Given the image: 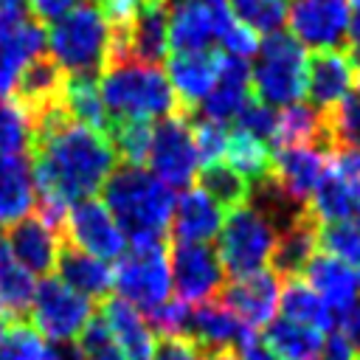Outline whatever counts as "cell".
Masks as SVG:
<instances>
[{
	"mask_svg": "<svg viewBox=\"0 0 360 360\" xmlns=\"http://www.w3.org/2000/svg\"><path fill=\"white\" fill-rule=\"evenodd\" d=\"M233 17L239 22H245L248 28H253L256 34H273L281 31V25L287 22V8L290 0H228Z\"/></svg>",
	"mask_w": 360,
	"mask_h": 360,
	"instance_id": "39",
	"label": "cell"
},
{
	"mask_svg": "<svg viewBox=\"0 0 360 360\" xmlns=\"http://www.w3.org/2000/svg\"><path fill=\"white\" fill-rule=\"evenodd\" d=\"M318 245L323 248V253L340 259L343 264H349L352 270L360 273V228H357L354 219L321 225V231H318Z\"/></svg>",
	"mask_w": 360,
	"mask_h": 360,
	"instance_id": "40",
	"label": "cell"
},
{
	"mask_svg": "<svg viewBox=\"0 0 360 360\" xmlns=\"http://www.w3.org/2000/svg\"><path fill=\"white\" fill-rule=\"evenodd\" d=\"M98 318L107 323L110 335L115 338V343L121 346L127 360H152L155 357V349H158L155 329L146 323L143 312L135 309L129 301H124L121 295L104 298L98 307Z\"/></svg>",
	"mask_w": 360,
	"mask_h": 360,
	"instance_id": "19",
	"label": "cell"
},
{
	"mask_svg": "<svg viewBox=\"0 0 360 360\" xmlns=\"http://www.w3.org/2000/svg\"><path fill=\"white\" fill-rule=\"evenodd\" d=\"M188 315H191V307L180 298H169L163 301L160 307H155L152 312H146V323L160 332V335H186V326H188Z\"/></svg>",
	"mask_w": 360,
	"mask_h": 360,
	"instance_id": "45",
	"label": "cell"
},
{
	"mask_svg": "<svg viewBox=\"0 0 360 360\" xmlns=\"http://www.w3.org/2000/svg\"><path fill=\"white\" fill-rule=\"evenodd\" d=\"M262 338L281 360H318V352L323 346V338L318 329L287 321V318L270 321Z\"/></svg>",
	"mask_w": 360,
	"mask_h": 360,
	"instance_id": "32",
	"label": "cell"
},
{
	"mask_svg": "<svg viewBox=\"0 0 360 360\" xmlns=\"http://www.w3.org/2000/svg\"><path fill=\"white\" fill-rule=\"evenodd\" d=\"M225 222V211L197 186L186 188L180 200H174L169 236L172 242H211L217 239Z\"/></svg>",
	"mask_w": 360,
	"mask_h": 360,
	"instance_id": "21",
	"label": "cell"
},
{
	"mask_svg": "<svg viewBox=\"0 0 360 360\" xmlns=\"http://www.w3.org/2000/svg\"><path fill=\"white\" fill-rule=\"evenodd\" d=\"M354 346L349 343V338L340 329H332L318 352V360H354Z\"/></svg>",
	"mask_w": 360,
	"mask_h": 360,
	"instance_id": "48",
	"label": "cell"
},
{
	"mask_svg": "<svg viewBox=\"0 0 360 360\" xmlns=\"http://www.w3.org/2000/svg\"><path fill=\"white\" fill-rule=\"evenodd\" d=\"M65 79H68V73L53 62L51 53H37L20 68L8 101H14L22 110V115L28 118V127H31V121L39 118L45 110L62 104Z\"/></svg>",
	"mask_w": 360,
	"mask_h": 360,
	"instance_id": "13",
	"label": "cell"
},
{
	"mask_svg": "<svg viewBox=\"0 0 360 360\" xmlns=\"http://www.w3.org/2000/svg\"><path fill=\"white\" fill-rule=\"evenodd\" d=\"M112 287L124 301H129L143 315L169 301L172 270H169V242H141L129 245L118 256L112 270Z\"/></svg>",
	"mask_w": 360,
	"mask_h": 360,
	"instance_id": "5",
	"label": "cell"
},
{
	"mask_svg": "<svg viewBox=\"0 0 360 360\" xmlns=\"http://www.w3.org/2000/svg\"><path fill=\"white\" fill-rule=\"evenodd\" d=\"M183 115H186V121L191 127V138H194V146H197V155H200V166L219 163L225 158V146H228V135H231L225 121L208 118V115H202L197 110L183 112Z\"/></svg>",
	"mask_w": 360,
	"mask_h": 360,
	"instance_id": "38",
	"label": "cell"
},
{
	"mask_svg": "<svg viewBox=\"0 0 360 360\" xmlns=\"http://www.w3.org/2000/svg\"><path fill=\"white\" fill-rule=\"evenodd\" d=\"M166 42L172 53L208 51L214 42V17L205 0H180L169 8Z\"/></svg>",
	"mask_w": 360,
	"mask_h": 360,
	"instance_id": "26",
	"label": "cell"
},
{
	"mask_svg": "<svg viewBox=\"0 0 360 360\" xmlns=\"http://www.w3.org/2000/svg\"><path fill=\"white\" fill-rule=\"evenodd\" d=\"M0 360H45V338L28 323H8L0 338Z\"/></svg>",
	"mask_w": 360,
	"mask_h": 360,
	"instance_id": "41",
	"label": "cell"
},
{
	"mask_svg": "<svg viewBox=\"0 0 360 360\" xmlns=\"http://www.w3.org/2000/svg\"><path fill=\"white\" fill-rule=\"evenodd\" d=\"M62 242H68L101 262L118 259L124 253V233L115 225L110 208L96 197L76 200L68 208V217L62 225Z\"/></svg>",
	"mask_w": 360,
	"mask_h": 360,
	"instance_id": "10",
	"label": "cell"
},
{
	"mask_svg": "<svg viewBox=\"0 0 360 360\" xmlns=\"http://www.w3.org/2000/svg\"><path fill=\"white\" fill-rule=\"evenodd\" d=\"M278 309L287 321L312 326L318 332H332L340 326V315L323 304V298L301 278H287L284 290L278 292Z\"/></svg>",
	"mask_w": 360,
	"mask_h": 360,
	"instance_id": "28",
	"label": "cell"
},
{
	"mask_svg": "<svg viewBox=\"0 0 360 360\" xmlns=\"http://www.w3.org/2000/svg\"><path fill=\"white\" fill-rule=\"evenodd\" d=\"M98 93L110 112V121L115 118L152 121L177 112L174 90L166 73L155 65H141V62L107 65L101 70Z\"/></svg>",
	"mask_w": 360,
	"mask_h": 360,
	"instance_id": "2",
	"label": "cell"
},
{
	"mask_svg": "<svg viewBox=\"0 0 360 360\" xmlns=\"http://www.w3.org/2000/svg\"><path fill=\"white\" fill-rule=\"evenodd\" d=\"M323 152H360V98L346 96L332 110H323Z\"/></svg>",
	"mask_w": 360,
	"mask_h": 360,
	"instance_id": "34",
	"label": "cell"
},
{
	"mask_svg": "<svg viewBox=\"0 0 360 360\" xmlns=\"http://www.w3.org/2000/svg\"><path fill=\"white\" fill-rule=\"evenodd\" d=\"M332 155L318 146H281L273 149V180L301 205H309L315 186L321 183Z\"/></svg>",
	"mask_w": 360,
	"mask_h": 360,
	"instance_id": "17",
	"label": "cell"
},
{
	"mask_svg": "<svg viewBox=\"0 0 360 360\" xmlns=\"http://www.w3.org/2000/svg\"><path fill=\"white\" fill-rule=\"evenodd\" d=\"M354 84H357V98H360V68H357V73H354Z\"/></svg>",
	"mask_w": 360,
	"mask_h": 360,
	"instance_id": "54",
	"label": "cell"
},
{
	"mask_svg": "<svg viewBox=\"0 0 360 360\" xmlns=\"http://www.w3.org/2000/svg\"><path fill=\"white\" fill-rule=\"evenodd\" d=\"M352 14H349V28H346V53L354 59V65L360 68V6H349Z\"/></svg>",
	"mask_w": 360,
	"mask_h": 360,
	"instance_id": "50",
	"label": "cell"
},
{
	"mask_svg": "<svg viewBox=\"0 0 360 360\" xmlns=\"http://www.w3.org/2000/svg\"><path fill=\"white\" fill-rule=\"evenodd\" d=\"M205 360H239V354L233 349H225V352H214V354H205Z\"/></svg>",
	"mask_w": 360,
	"mask_h": 360,
	"instance_id": "53",
	"label": "cell"
},
{
	"mask_svg": "<svg viewBox=\"0 0 360 360\" xmlns=\"http://www.w3.org/2000/svg\"><path fill=\"white\" fill-rule=\"evenodd\" d=\"M318 231H321V222L307 208L292 225H287L284 231L276 233V245L270 253V270L284 278H298L304 273L307 262L315 256Z\"/></svg>",
	"mask_w": 360,
	"mask_h": 360,
	"instance_id": "22",
	"label": "cell"
},
{
	"mask_svg": "<svg viewBox=\"0 0 360 360\" xmlns=\"http://www.w3.org/2000/svg\"><path fill=\"white\" fill-rule=\"evenodd\" d=\"M349 6H360V0H349Z\"/></svg>",
	"mask_w": 360,
	"mask_h": 360,
	"instance_id": "55",
	"label": "cell"
},
{
	"mask_svg": "<svg viewBox=\"0 0 360 360\" xmlns=\"http://www.w3.org/2000/svg\"><path fill=\"white\" fill-rule=\"evenodd\" d=\"M290 34L312 48H340L349 28V0H290L287 8Z\"/></svg>",
	"mask_w": 360,
	"mask_h": 360,
	"instance_id": "11",
	"label": "cell"
},
{
	"mask_svg": "<svg viewBox=\"0 0 360 360\" xmlns=\"http://www.w3.org/2000/svg\"><path fill=\"white\" fill-rule=\"evenodd\" d=\"M273 245H276V228L250 202L228 211L217 233V256L225 273H231L233 278L264 270V264L270 262Z\"/></svg>",
	"mask_w": 360,
	"mask_h": 360,
	"instance_id": "6",
	"label": "cell"
},
{
	"mask_svg": "<svg viewBox=\"0 0 360 360\" xmlns=\"http://www.w3.org/2000/svg\"><path fill=\"white\" fill-rule=\"evenodd\" d=\"M115 158H121L124 166H141L149 158L152 143V121H135V118H115L110 121L107 132Z\"/></svg>",
	"mask_w": 360,
	"mask_h": 360,
	"instance_id": "37",
	"label": "cell"
},
{
	"mask_svg": "<svg viewBox=\"0 0 360 360\" xmlns=\"http://www.w3.org/2000/svg\"><path fill=\"white\" fill-rule=\"evenodd\" d=\"M250 96H253V90H250L248 62L239 59V56L222 53L217 82H214L211 93L202 98V110H197V112H202L208 118H217V121H228V118H236V112L248 104Z\"/></svg>",
	"mask_w": 360,
	"mask_h": 360,
	"instance_id": "25",
	"label": "cell"
},
{
	"mask_svg": "<svg viewBox=\"0 0 360 360\" xmlns=\"http://www.w3.org/2000/svg\"><path fill=\"white\" fill-rule=\"evenodd\" d=\"M56 278L62 284H68L70 290H76L79 295L90 298V301H104L110 298L112 290V270L107 267V262L62 242L59 256H56V267H53Z\"/></svg>",
	"mask_w": 360,
	"mask_h": 360,
	"instance_id": "24",
	"label": "cell"
},
{
	"mask_svg": "<svg viewBox=\"0 0 360 360\" xmlns=\"http://www.w3.org/2000/svg\"><path fill=\"white\" fill-rule=\"evenodd\" d=\"M236 129H242V132H248V135H253V138H259V141H264V143H270L273 141V127H276V110L270 107V104H264V101H259L256 96H250L248 98V104L236 112ZM273 149V146H270Z\"/></svg>",
	"mask_w": 360,
	"mask_h": 360,
	"instance_id": "44",
	"label": "cell"
},
{
	"mask_svg": "<svg viewBox=\"0 0 360 360\" xmlns=\"http://www.w3.org/2000/svg\"><path fill=\"white\" fill-rule=\"evenodd\" d=\"M28 17V0H0V22H17Z\"/></svg>",
	"mask_w": 360,
	"mask_h": 360,
	"instance_id": "52",
	"label": "cell"
},
{
	"mask_svg": "<svg viewBox=\"0 0 360 360\" xmlns=\"http://www.w3.org/2000/svg\"><path fill=\"white\" fill-rule=\"evenodd\" d=\"M45 25L37 22L31 14L17 22H0V101L11 96L20 68L31 56L45 53Z\"/></svg>",
	"mask_w": 360,
	"mask_h": 360,
	"instance_id": "18",
	"label": "cell"
},
{
	"mask_svg": "<svg viewBox=\"0 0 360 360\" xmlns=\"http://www.w3.org/2000/svg\"><path fill=\"white\" fill-rule=\"evenodd\" d=\"M270 146H318L323 152V110L298 101L276 112Z\"/></svg>",
	"mask_w": 360,
	"mask_h": 360,
	"instance_id": "30",
	"label": "cell"
},
{
	"mask_svg": "<svg viewBox=\"0 0 360 360\" xmlns=\"http://www.w3.org/2000/svg\"><path fill=\"white\" fill-rule=\"evenodd\" d=\"M357 65L343 48L312 51L307 56V98L318 110H332L340 104L354 84Z\"/></svg>",
	"mask_w": 360,
	"mask_h": 360,
	"instance_id": "14",
	"label": "cell"
},
{
	"mask_svg": "<svg viewBox=\"0 0 360 360\" xmlns=\"http://www.w3.org/2000/svg\"><path fill=\"white\" fill-rule=\"evenodd\" d=\"M79 346L87 360H127L121 346L115 343V338L110 335L107 323L98 315H93L90 323L84 326V332L79 335Z\"/></svg>",
	"mask_w": 360,
	"mask_h": 360,
	"instance_id": "43",
	"label": "cell"
},
{
	"mask_svg": "<svg viewBox=\"0 0 360 360\" xmlns=\"http://www.w3.org/2000/svg\"><path fill=\"white\" fill-rule=\"evenodd\" d=\"M309 211L318 217L321 225L326 222H343V219H354L357 214V202L349 191V186L340 180V174L335 172L332 160L321 177V183L315 186L312 197H309Z\"/></svg>",
	"mask_w": 360,
	"mask_h": 360,
	"instance_id": "35",
	"label": "cell"
},
{
	"mask_svg": "<svg viewBox=\"0 0 360 360\" xmlns=\"http://www.w3.org/2000/svg\"><path fill=\"white\" fill-rule=\"evenodd\" d=\"M37 281L34 276L8 253L6 242L0 239V321L17 323L25 321L31 312Z\"/></svg>",
	"mask_w": 360,
	"mask_h": 360,
	"instance_id": "29",
	"label": "cell"
},
{
	"mask_svg": "<svg viewBox=\"0 0 360 360\" xmlns=\"http://www.w3.org/2000/svg\"><path fill=\"white\" fill-rule=\"evenodd\" d=\"M104 205L129 245L163 242L172 225L174 191L143 166H115L101 186Z\"/></svg>",
	"mask_w": 360,
	"mask_h": 360,
	"instance_id": "1",
	"label": "cell"
},
{
	"mask_svg": "<svg viewBox=\"0 0 360 360\" xmlns=\"http://www.w3.org/2000/svg\"><path fill=\"white\" fill-rule=\"evenodd\" d=\"M222 211H233L239 205L248 202L250 197V183L245 177H239L231 166L219 163H208L200 169V183H197Z\"/></svg>",
	"mask_w": 360,
	"mask_h": 360,
	"instance_id": "36",
	"label": "cell"
},
{
	"mask_svg": "<svg viewBox=\"0 0 360 360\" xmlns=\"http://www.w3.org/2000/svg\"><path fill=\"white\" fill-rule=\"evenodd\" d=\"M62 101L73 121H79L96 132H104V135L110 132V112L101 101L98 84L93 76H68Z\"/></svg>",
	"mask_w": 360,
	"mask_h": 360,
	"instance_id": "33",
	"label": "cell"
},
{
	"mask_svg": "<svg viewBox=\"0 0 360 360\" xmlns=\"http://www.w3.org/2000/svg\"><path fill=\"white\" fill-rule=\"evenodd\" d=\"M34 200L28 155H0V231L28 217Z\"/></svg>",
	"mask_w": 360,
	"mask_h": 360,
	"instance_id": "27",
	"label": "cell"
},
{
	"mask_svg": "<svg viewBox=\"0 0 360 360\" xmlns=\"http://www.w3.org/2000/svg\"><path fill=\"white\" fill-rule=\"evenodd\" d=\"M8 253L31 273V276H48L56 267V256L62 248V233L53 231L42 217L28 214L11 228H6L3 236Z\"/></svg>",
	"mask_w": 360,
	"mask_h": 360,
	"instance_id": "15",
	"label": "cell"
},
{
	"mask_svg": "<svg viewBox=\"0 0 360 360\" xmlns=\"http://www.w3.org/2000/svg\"><path fill=\"white\" fill-rule=\"evenodd\" d=\"M152 360H205V352L186 335H163Z\"/></svg>",
	"mask_w": 360,
	"mask_h": 360,
	"instance_id": "46",
	"label": "cell"
},
{
	"mask_svg": "<svg viewBox=\"0 0 360 360\" xmlns=\"http://www.w3.org/2000/svg\"><path fill=\"white\" fill-rule=\"evenodd\" d=\"M278 276L273 270H256L228 281L217 301L228 307L248 329H262L278 309Z\"/></svg>",
	"mask_w": 360,
	"mask_h": 360,
	"instance_id": "12",
	"label": "cell"
},
{
	"mask_svg": "<svg viewBox=\"0 0 360 360\" xmlns=\"http://www.w3.org/2000/svg\"><path fill=\"white\" fill-rule=\"evenodd\" d=\"M225 166H231L239 177H245L250 186L270 177L273 172V149L270 143L242 132V129H231L228 135V146H225Z\"/></svg>",
	"mask_w": 360,
	"mask_h": 360,
	"instance_id": "31",
	"label": "cell"
},
{
	"mask_svg": "<svg viewBox=\"0 0 360 360\" xmlns=\"http://www.w3.org/2000/svg\"><path fill=\"white\" fill-rule=\"evenodd\" d=\"M301 276L323 298V304L329 309H335L340 318L360 298V273L352 270L349 264H343L340 259L329 256V253H315L307 262V267H304Z\"/></svg>",
	"mask_w": 360,
	"mask_h": 360,
	"instance_id": "20",
	"label": "cell"
},
{
	"mask_svg": "<svg viewBox=\"0 0 360 360\" xmlns=\"http://www.w3.org/2000/svg\"><path fill=\"white\" fill-rule=\"evenodd\" d=\"M45 360H87L82 346L73 340H51L45 343Z\"/></svg>",
	"mask_w": 360,
	"mask_h": 360,
	"instance_id": "49",
	"label": "cell"
},
{
	"mask_svg": "<svg viewBox=\"0 0 360 360\" xmlns=\"http://www.w3.org/2000/svg\"><path fill=\"white\" fill-rule=\"evenodd\" d=\"M48 48L53 62L68 76H98L107 65L110 25L96 3L73 6L62 20L51 22Z\"/></svg>",
	"mask_w": 360,
	"mask_h": 360,
	"instance_id": "3",
	"label": "cell"
},
{
	"mask_svg": "<svg viewBox=\"0 0 360 360\" xmlns=\"http://www.w3.org/2000/svg\"><path fill=\"white\" fill-rule=\"evenodd\" d=\"M73 8V0H28V14L37 22H56Z\"/></svg>",
	"mask_w": 360,
	"mask_h": 360,
	"instance_id": "47",
	"label": "cell"
},
{
	"mask_svg": "<svg viewBox=\"0 0 360 360\" xmlns=\"http://www.w3.org/2000/svg\"><path fill=\"white\" fill-rule=\"evenodd\" d=\"M219 62H222V51H214V48L166 56V73H169L166 79L174 90L180 112L197 110V104L211 93L219 73Z\"/></svg>",
	"mask_w": 360,
	"mask_h": 360,
	"instance_id": "16",
	"label": "cell"
},
{
	"mask_svg": "<svg viewBox=\"0 0 360 360\" xmlns=\"http://www.w3.org/2000/svg\"><path fill=\"white\" fill-rule=\"evenodd\" d=\"M256 65L250 70V90L259 101L270 107H290L307 96V51L287 34L273 31L256 51Z\"/></svg>",
	"mask_w": 360,
	"mask_h": 360,
	"instance_id": "4",
	"label": "cell"
},
{
	"mask_svg": "<svg viewBox=\"0 0 360 360\" xmlns=\"http://www.w3.org/2000/svg\"><path fill=\"white\" fill-rule=\"evenodd\" d=\"M146 160L152 166V174L169 188H188L194 183V177L200 174V155L191 138V127L180 110L152 124Z\"/></svg>",
	"mask_w": 360,
	"mask_h": 360,
	"instance_id": "8",
	"label": "cell"
},
{
	"mask_svg": "<svg viewBox=\"0 0 360 360\" xmlns=\"http://www.w3.org/2000/svg\"><path fill=\"white\" fill-rule=\"evenodd\" d=\"M354 217H357V228H360V211H357V214H354Z\"/></svg>",
	"mask_w": 360,
	"mask_h": 360,
	"instance_id": "56",
	"label": "cell"
},
{
	"mask_svg": "<svg viewBox=\"0 0 360 360\" xmlns=\"http://www.w3.org/2000/svg\"><path fill=\"white\" fill-rule=\"evenodd\" d=\"M172 287L186 304H205L222 290L225 267L208 242H169Z\"/></svg>",
	"mask_w": 360,
	"mask_h": 360,
	"instance_id": "9",
	"label": "cell"
},
{
	"mask_svg": "<svg viewBox=\"0 0 360 360\" xmlns=\"http://www.w3.org/2000/svg\"><path fill=\"white\" fill-rule=\"evenodd\" d=\"M340 332L349 338V343L354 346V352H360V298H357V304L340 318Z\"/></svg>",
	"mask_w": 360,
	"mask_h": 360,
	"instance_id": "51",
	"label": "cell"
},
{
	"mask_svg": "<svg viewBox=\"0 0 360 360\" xmlns=\"http://www.w3.org/2000/svg\"><path fill=\"white\" fill-rule=\"evenodd\" d=\"M31 127L14 101H0V155H28Z\"/></svg>",
	"mask_w": 360,
	"mask_h": 360,
	"instance_id": "42",
	"label": "cell"
},
{
	"mask_svg": "<svg viewBox=\"0 0 360 360\" xmlns=\"http://www.w3.org/2000/svg\"><path fill=\"white\" fill-rule=\"evenodd\" d=\"M93 315V301L62 284L56 276H45L37 284L28 312L31 326L48 340H76Z\"/></svg>",
	"mask_w": 360,
	"mask_h": 360,
	"instance_id": "7",
	"label": "cell"
},
{
	"mask_svg": "<svg viewBox=\"0 0 360 360\" xmlns=\"http://www.w3.org/2000/svg\"><path fill=\"white\" fill-rule=\"evenodd\" d=\"M245 332H248V326L219 301L197 304L191 309L188 326H186V338H191L205 354L236 349V343L242 340Z\"/></svg>",
	"mask_w": 360,
	"mask_h": 360,
	"instance_id": "23",
	"label": "cell"
}]
</instances>
